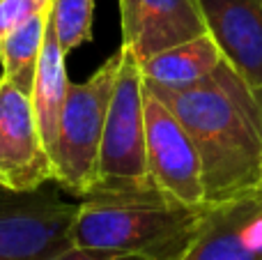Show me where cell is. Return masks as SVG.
<instances>
[{
    "label": "cell",
    "mask_w": 262,
    "mask_h": 260,
    "mask_svg": "<svg viewBox=\"0 0 262 260\" xmlns=\"http://www.w3.org/2000/svg\"><path fill=\"white\" fill-rule=\"evenodd\" d=\"M223 60L262 90V0H198Z\"/></svg>",
    "instance_id": "cell-10"
},
{
    "label": "cell",
    "mask_w": 262,
    "mask_h": 260,
    "mask_svg": "<svg viewBox=\"0 0 262 260\" xmlns=\"http://www.w3.org/2000/svg\"><path fill=\"white\" fill-rule=\"evenodd\" d=\"M180 260H262V191L209 205Z\"/></svg>",
    "instance_id": "cell-9"
},
{
    "label": "cell",
    "mask_w": 262,
    "mask_h": 260,
    "mask_svg": "<svg viewBox=\"0 0 262 260\" xmlns=\"http://www.w3.org/2000/svg\"><path fill=\"white\" fill-rule=\"evenodd\" d=\"M64 55L67 53L60 46L53 21L49 16V28H46L44 49H41V58H39V64H37V76L30 92V101H32V111H35L37 124H39L41 138L46 143V150H49L51 159H53L55 141H58L60 113H62L67 85H69Z\"/></svg>",
    "instance_id": "cell-12"
},
{
    "label": "cell",
    "mask_w": 262,
    "mask_h": 260,
    "mask_svg": "<svg viewBox=\"0 0 262 260\" xmlns=\"http://www.w3.org/2000/svg\"><path fill=\"white\" fill-rule=\"evenodd\" d=\"M145 85L189 132L200 157L207 205L262 191V104L226 60L193 85Z\"/></svg>",
    "instance_id": "cell-1"
},
{
    "label": "cell",
    "mask_w": 262,
    "mask_h": 260,
    "mask_svg": "<svg viewBox=\"0 0 262 260\" xmlns=\"http://www.w3.org/2000/svg\"><path fill=\"white\" fill-rule=\"evenodd\" d=\"M55 182L53 159L41 138L30 95L0 76V184L37 191Z\"/></svg>",
    "instance_id": "cell-7"
},
{
    "label": "cell",
    "mask_w": 262,
    "mask_h": 260,
    "mask_svg": "<svg viewBox=\"0 0 262 260\" xmlns=\"http://www.w3.org/2000/svg\"><path fill=\"white\" fill-rule=\"evenodd\" d=\"M51 5L41 12L32 14L28 21H23L0 49V64H3V76L16 88H21L26 95L32 92L37 76V64L44 49V37L49 28Z\"/></svg>",
    "instance_id": "cell-13"
},
{
    "label": "cell",
    "mask_w": 262,
    "mask_h": 260,
    "mask_svg": "<svg viewBox=\"0 0 262 260\" xmlns=\"http://www.w3.org/2000/svg\"><path fill=\"white\" fill-rule=\"evenodd\" d=\"M60 187L12 191L0 184V260H49L72 247L78 201Z\"/></svg>",
    "instance_id": "cell-5"
},
{
    "label": "cell",
    "mask_w": 262,
    "mask_h": 260,
    "mask_svg": "<svg viewBox=\"0 0 262 260\" xmlns=\"http://www.w3.org/2000/svg\"><path fill=\"white\" fill-rule=\"evenodd\" d=\"M255 92H258V97H260V104H262V90H255Z\"/></svg>",
    "instance_id": "cell-17"
},
{
    "label": "cell",
    "mask_w": 262,
    "mask_h": 260,
    "mask_svg": "<svg viewBox=\"0 0 262 260\" xmlns=\"http://www.w3.org/2000/svg\"><path fill=\"white\" fill-rule=\"evenodd\" d=\"M122 62V49L113 53L90 78L67 85L60 113L58 141L53 150L55 184L72 198H88L99 178V147L115 76Z\"/></svg>",
    "instance_id": "cell-3"
},
{
    "label": "cell",
    "mask_w": 262,
    "mask_h": 260,
    "mask_svg": "<svg viewBox=\"0 0 262 260\" xmlns=\"http://www.w3.org/2000/svg\"><path fill=\"white\" fill-rule=\"evenodd\" d=\"M223 62V53L209 32L182 41L147 60H140V72L147 83L163 88H186L207 78Z\"/></svg>",
    "instance_id": "cell-11"
},
{
    "label": "cell",
    "mask_w": 262,
    "mask_h": 260,
    "mask_svg": "<svg viewBox=\"0 0 262 260\" xmlns=\"http://www.w3.org/2000/svg\"><path fill=\"white\" fill-rule=\"evenodd\" d=\"M51 0H0V49L3 41L32 14L49 7Z\"/></svg>",
    "instance_id": "cell-15"
},
{
    "label": "cell",
    "mask_w": 262,
    "mask_h": 260,
    "mask_svg": "<svg viewBox=\"0 0 262 260\" xmlns=\"http://www.w3.org/2000/svg\"><path fill=\"white\" fill-rule=\"evenodd\" d=\"M145 155L152 182L184 205H207L200 157L184 124L145 85Z\"/></svg>",
    "instance_id": "cell-6"
},
{
    "label": "cell",
    "mask_w": 262,
    "mask_h": 260,
    "mask_svg": "<svg viewBox=\"0 0 262 260\" xmlns=\"http://www.w3.org/2000/svg\"><path fill=\"white\" fill-rule=\"evenodd\" d=\"M207 207L184 205L161 189L95 193L78 201L72 244L147 260H180L200 230Z\"/></svg>",
    "instance_id": "cell-2"
},
{
    "label": "cell",
    "mask_w": 262,
    "mask_h": 260,
    "mask_svg": "<svg viewBox=\"0 0 262 260\" xmlns=\"http://www.w3.org/2000/svg\"><path fill=\"white\" fill-rule=\"evenodd\" d=\"M122 49L113 97L99 147L95 193H136L159 189L147 173L145 155V78L136 55Z\"/></svg>",
    "instance_id": "cell-4"
},
{
    "label": "cell",
    "mask_w": 262,
    "mask_h": 260,
    "mask_svg": "<svg viewBox=\"0 0 262 260\" xmlns=\"http://www.w3.org/2000/svg\"><path fill=\"white\" fill-rule=\"evenodd\" d=\"M51 21L64 53L88 44L95 26V0H51Z\"/></svg>",
    "instance_id": "cell-14"
},
{
    "label": "cell",
    "mask_w": 262,
    "mask_h": 260,
    "mask_svg": "<svg viewBox=\"0 0 262 260\" xmlns=\"http://www.w3.org/2000/svg\"><path fill=\"white\" fill-rule=\"evenodd\" d=\"M118 5L122 46L138 62L207 32L198 0H118Z\"/></svg>",
    "instance_id": "cell-8"
},
{
    "label": "cell",
    "mask_w": 262,
    "mask_h": 260,
    "mask_svg": "<svg viewBox=\"0 0 262 260\" xmlns=\"http://www.w3.org/2000/svg\"><path fill=\"white\" fill-rule=\"evenodd\" d=\"M49 260H147L134 253H118V251H104V249H85V247H67L64 251L55 253Z\"/></svg>",
    "instance_id": "cell-16"
}]
</instances>
